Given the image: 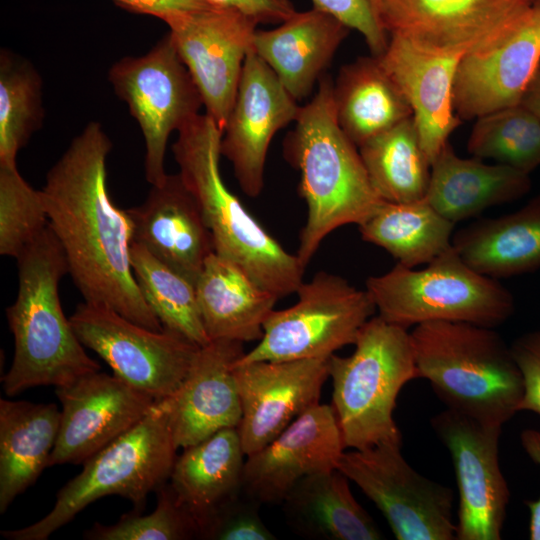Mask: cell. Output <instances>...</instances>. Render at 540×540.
I'll return each mask as SVG.
<instances>
[{
	"label": "cell",
	"mask_w": 540,
	"mask_h": 540,
	"mask_svg": "<svg viewBox=\"0 0 540 540\" xmlns=\"http://www.w3.org/2000/svg\"><path fill=\"white\" fill-rule=\"evenodd\" d=\"M353 345L351 355L328 358L331 407L344 445L361 450L402 444L393 418L397 396L405 384L420 377L411 334L377 315L363 325Z\"/></svg>",
	"instance_id": "cell-6"
},
{
	"label": "cell",
	"mask_w": 540,
	"mask_h": 540,
	"mask_svg": "<svg viewBox=\"0 0 540 540\" xmlns=\"http://www.w3.org/2000/svg\"><path fill=\"white\" fill-rule=\"evenodd\" d=\"M521 445L526 454L540 466V430L527 428L520 434ZM529 508V538L540 540V497L526 502Z\"/></svg>",
	"instance_id": "cell-44"
},
{
	"label": "cell",
	"mask_w": 540,
	"mask_h": 540,
	"mask_svg": "<svg viewBox=\"0 0 540 540\" xmlns=\"http://www.w3.org/2000/svg\"><path fill=\"white\" fill-rule=\"evenodd\" d=\"M454 226L423 199L412 203L384 201L358 229L364 241L383 248L397 263L414 268L451 248Z\"/></svg>",
	"instance_id": "cell-32"
},
{
	"label": "cell",
	"mask_w": 540,
	"mask_h": 540,
	"mask_svg": "<svg viewBox=\"0 0 540 540\" xmlns=\"http://www.w3.org/2000/svg\"><path fill=\"white\" fill-rule=\"evenodd\" d=\"M157 506L147 515L133 510L112 525L96 522L84 532L89 540H188L199 538L192 516L179 504L169 483L157 491Z\"/></svg>",
	"instance_id": "cell-38"
},
{
	"label": "cell",
	"mask_w": 540,
	"mask_h": 540,
	"mask_svg": "<svg viewBox=\"0 0 540 540\" xmlns=\"http://www.w3.org/2000/svg\"><path fill=\"white\" fill-rule=\"evenodd\" d=\"M164 22L206 114L223 131L258 23L237 11L215 7L176 13Z\"/></svg>",
	"instance_id": "cell-14"
},
{
	"label": "cell",
	"mask_w": 540,
	"mask_h": 540,
	"mask_svg": "<svg viewBox=\"0 0 540 540\" xmlns=\"http://www.w3.org/2000/svg\"><path fill=\"white\" fill-rule=\"evenodd\" d=\"M300 107L254 50L246 57L235 101L224 127L221 154L232 164L242 191L257 197L274 135L295 122Z\"/></svg>",
	"instance_id": "cell-17"
},
{
	"label": "cell",
	"mask_w": 540,
	"mask_h": 540,
	"mask_svg": "<svg viewBox=\"0 0 540 540\" xmlns=\"http://www.w3.org/2000/svg\"><path fill=\"white\" fill-rule=\"evenodd\" d=\"M59 425L54 403L0 400V513L48 467Z\"/></svg>",
	"instance_id": "cell-29"
},
{
	"label": "cell",
	"mask_w": 540,
	"mask_h": 540,
	"mask_svg": "<svg viewBox=\"0 0 540 540\" xmlns=\"http://www.w3.org/2000/svg\"><path fill=\"white\" fill-rule=\"evenodd\" d=\"M60 425L48 467L83 464L133 428L156 400L116 376L95 371L56 387Z\"/></svg>",
	"instance_id": "cell-16"
},
{
	"label": "cell",
	"mask_w": 540,
	"mask_h": 540,
	"mask_svg": "<svg viewBox=\"0 0 540 540\" xmlns=\"http://www.w3.org/2000/svg\"><path fill=\"white\" fill-rule=\"evenodd\" d=\"M463 56L421 49L391 36L378 59L411 110L422 148L432 165L461 124L453 106V84Z\"/></svg>",
	"instance_id": "cell-22"
},
{
	"label": "cell",
	"mask_w": 540,
	"mask_h": 540,
	"mask_svg": "<svg viewBox=\"0 0 540 540\" xmlns=\"http://www.w3.org/2000/svg\"><path fill=\"white\" fill-rule=\"evenodd\" d=\"M529 175L505 164L462 158L448 142L431 165L425 199L456 224L525 196L531 189Z\"/></svg>",
	"instance_id": "cell-26"
},
{
	"label": "cell",
	"mask_w": 540,
	"mask_h": 540,
	"mask_svg": "<svg viewBox=\"0 0 540 540\" xmlns=\"http://www.w3.org/2000/svg\"><path fill=\"white\" fill-rule=\"evenodd\" d=\"M333 96L338 124L357 147L412 116L404 95L373 55L341 67Z\"/></svg>",
	"instance_id": "cell-31"
},
{
	"label": "cell",
	"mask_w": 540,
	"mask_h": 540,
	"mask_svg": "<svg viewBox=\"0 0 540 540\" xmlns=\"http://www.w3.org/2000/svg\"><path fill=\"white\" fill-rule=\"evenodd\" d=\"M130 260L138 288L162 327L198 346L209 343L195 285L134 241Z\"/></svg>",
	"instance_id": "cell-34"
},
{
	"label": "cell",
	"mask_w": 540,
	"mask_h": 540,
	"mask_svg": "<svg viewBox=\"0 0 540 540\" xmlns=\"http://www.w3.org/2000/svg\"><path fill=\"white\" fill-rule=\"evenodd\" d=\"M358 148L369 179L384 201L412 203L425 199L431 164L412 116Z\"/></svg>",
	"instance_id": "cell-33"
},
{
	"label": "cell",
	"mask_w": 540,
	"mask_h": 540,
	"mask_svg": "<svg viewBox=\"0 0 540 540\" xmlns=\"http://www.w3.org/2000/svg\"><path fill=\"white\" fill-rule=\"evenodd\" d=\"M328 358L235 363L242 405L238 431L246 456L263 448L319 403L329 378Z\"/></svg>",
	"instance_id": "cell-18"
},
{
	"label": "cell",
	"mask_w": 540,
	"mask_h": 540,
	"mask_svg": "<svg viewBox=\"0 0 540 540\" xmlns=\"http://www.w3.org/2000/svg\"><path fill=\"white\" fill-rule=\"evenodd\" d=\"M366 290L380 317L406 329L430 321L495 328L515 312L512 293L467 264L453 245L423 269L397 263L369 277Z\"/></svg>",
	"instance_id": "cell-8"
},
{
	"label": "cell",
	"mask_w": 540,
	"mask_h": 540,
	"mask_svg": "<svg viewBox=\"0 0 540 540\" xmlns=\"http://www.w3.org/2000/svg\"><path fill=\"white\" fill-rule=\"evenodd\" d=\"M431 426L451 454L459 491L457 540H499L510 492L499 465L502 426L446 408Z\"/></svg>",
	"instance_id": "cell-15"
},
{
	"label": "cell",
	"mask_w": 540,
	"mask_h": 540,
	"mask_svg": "<svg viewBox=\"0 0 540 540\" xmlns=\"http://www.w3.org/2000/svg\"><path fill=\"white\" fill-rule=\"evenodd\" d=\"M345 448L331 405L318 403L246 456L243 492L260 504H282L302 478L337 469Z\"/></svg>",
	"instance_id": "cell-19"
},
{
	"label": "cell",
	"mask_w": 540,
	"mask_h": 540,
	"mask_svg": "<svg viewBox=\"0 0 540 540\" xmlns=\"http://www.w3.org/2000/svg\"><path fill=\"white\" fill-rule=\"evenodd\" d=\"M201 319L210 341H259L278 297L215 252L195 283Z\"/></svg>",
	"instance_id": "cell-27"
},
{
	"label": "cell",
	"mask_w": 540,
	"mask_h": 540,
	"mask_svg": "<svg viewBox=\"0 0 540 540\" xmlns=\"http://www.w3.org/2000/svg\"><path fill=\"white\" fill-rule=\"evenodd\" d=\"M108 79L142 130L146 180L159 186L168 175V138L200 114V92L169 34L145 55L117 61Z\"/></svg>",
	"instance_id": "cell-10"
},
{
	"label": "cell",
	"mask_w": 540,
	"mask_h": 540,
	"mask_svg": "<svg viewBox=\"0 0 540 540\" xmlns=\"http://www.w3.org/2000/svg\"><path fill=\"white\" fill-rule=\"evenodd\" d=\"M295 293L296 303L270 313L259 343L239 362L328 358L354 344L377 311L366 289L324 271L303 281Z\"/></svg>",
	"instance_id": "cell-9"
},
{
	"label": "cell",
	"mask_w": 540,
	"mask_h": 540,
	"mask_svg": "<svg viewBox=\"0 0 540 540\" xmlns=\"http://www.w3.org/2000/svg\"><path fill=\"white\" fill-rule=\"evenodd\" d=\"M245 459L238 428L222 429L176 457L168 483L199 538L213 515L243 492Z\"/></svg>",
	"instance_id": "cell-25"
},
{
	"label": "cell",
	"mask_w": 540,
	"mask_h": 540,
	"mask_svg": "<svg viewBox=\"0 0 540 540\" xmlns=\"http://www.w3.org/2000/svg\"><path fill=\"white\" fill-rule=\"evenodd\" d=\"M16 259L18 292L6 310L14 355L1 380L4 393L12 397L36 386L60 387L99 371L63 312L58 288L68 265L49 224Z\"/></svg>",
	"instance_id": "cell-3"
},
{
	"label": "cell",
	"mask_w": 540,
	"mask_h": 540,
	"mask_svg": "<svg viewBox=\"0 0 540 540\" xmlns=\"http://www.w3.org/2000/svg\"><path fill=\"white\" fill-rule=\"evenodd\" d=\"M41 88V78L28 61L1 52L0 165L16 164L18 152L41 126Z\"/></svg>",
	"instance_id": "cell-35"
},
{
	"label": "cell",
	"mask_w": 540,
	"mask_h": 540,
	"mask_svg": "<svg viewBox=\"0 0 540 540\" xmlns=\"http://www.w3.org/2000/svg\"><path fill=\"white\" fill-rule=\"evenodd\" d=\"M337 469L378 507L396 539H456L453 491L415 471L401 444L344 452Z\"/></svg>",
	"instance_id": "cell-12"
},
{
	"label": "cell",
	"mask_w": 540,
	"mask_h": 540,
	"mask_svg": "<svg viewBox=\"0 0 540 540\" xmlns=\"http://www.w3.org/2000/svg\"><path fill=\"white\" fill-rule=\"evenodd\" d=\"M48 224L41 190L24 180L16 164L0 165V254L17 258Z\"/></svg>",
	"instance_id": "cell-37"
},
{
	"label": "cell",
	"mask_w": 540,
	"mask_h": 540,
	"mask_svg": "<svg viewBox=\"0 0 540 540\" xmlns=\"http://www.w3.org/2000/svg\"><path fill=\"white\" fill-rule=\"evenodd\" d=\"M380 27L428 51L464 56L504 38L533 0H370Z\"/></svg>",
	"instance_id": "cell-13"
},
{
	"label": "cell",
	"mask_w": 540,
	"mask_h": 540,
	"mask_svg": "<svg viewBox=\"0 0 540 540\" xmlns=\"http://www.w3.org/2000/svg\"><path fill=\"white\" fill-rule=\"evenodd\" d=\"M540 120V65L519 103Z\"/></svg>",
	"instance_id": "cell-45"
},
{
	"label": "cell",
	"mask_w": 540,
	"mask_h": 540,
	"mask_svg": "<svg viewBox=\"0 0 540 540\" xmlns=\"http://www.w3.org/2000/svg\"><path fill=\"white\" fill-rule=\"evenodd\" d=\"M111 141L90 122L53 165L41 189L49 226L76 287L86 302L104 305L146 328L162 331L133 274L134 226L107 188Z\"/></svg>",
	"instance_id": "cell-1"
},
{
	"label": "cell",
	"mask_w": 540,
	"mask_h": 540,
	"mask_svg": "<svg viewBox=\"0 0 540 540\" xmlns=\"http://www.w3.org/2000/svg\"><path fill=\"white\" fill-rule=\"evenodd\" d=\"M314 6L335 16L365 39L373 56H380L388 45V35L380 27L370 0H312Z\"/></svg>",
	"instance_id": "cell-40"
},
{
	"label": "cell",
	"mask_w": 540,
	"mask_h": 540,
	"mask_svg": "<svg viewBox=\"0 0 540 540\" xmlns=\"http://www.w3.org/2000/svg\"><path fill=\"white\" fill-rule=\"evenodd\" d=\"M260 503L242 492L221 507L201 531V539L274 540L259 515Z\"/></svg>",
	"instance_id": "cell-39"
},
{
	"label": "cell",
	"mask_w": 540,
	"mask_h": 540,
	"mask_svg": "<svg viewBox=\"0 0 540 540\" xmlns=\"http://www.w3.org/2000/svg\"><path fill=\"white\" fill-rule=\"evenodd\" d=\"M127 211L133 241L195 285L215 251L201 210L180 175L168 174L142 204Z\"/></svg>",
	"instance_id": "cell-23"
},
{
	"label": "cell",
	"mask_w": 540,
	"mask_h": 540,
	"mask_svg": "<svg viewBox=\"0 0 540 540\" xmlns=\"http://www.w3.org/2000/svg\"><path fill=\"white\" fill-rule=\"evenodd\" d=\"M122 8L147 14L165 21L168 17L185 11L212 7L204 0H113Z\"/></svg>",
	"instance_id": "cell-43"
},
{
	"label": "cell",
	"mask_w": 540,
	"mask_h": 540,
	"mask_svg": "<svg viewBox=\"0 0 540 540\" xmlns=\"http://www.w3.org/2000/svg\"><path fill=\"white\" fill-rule=\"evenodd\" d=\"M333 87L332 79L323 75L284 140V156L300 173L298 190L307 208L296 253L304 267L331 232L361 224L384 202L357 146L338 124Z\"/></svg>",
	"instance_id": "cell-2"
},
{
	"label": "cell",
	"mask_w": 540,
	"mask_h": 540,
	"mask_svg": "<svg viewBox=\"0 0 540 540\" xmlns=\"http://www.w3.org/2000/svg\"><path fill=\"white\" fill-rule=\"evenodd\" d=\"M534 3H540V0H533Z\"/></svg>",
	"instance_id": "cell-46"
},
{
	"label": "cell",
	"mask_w": 540,
	"mask_h": 540,
	"mask_svg": "<svg viewBox=\"0 0 540 540\" xmlns=\"http://www.w3.org/2000/svg\"><path fill=\"white\" fill-rule=\"evenodd\" d=\"M510 346L523 377L519 411L540 415V330L519 336Z\"/></svg>",
	"instance_id": "cell-41"
},
{
	"label": "cell",
	"mask_w": 540,
	"mask_h": 540,
	"mask_svg": "<svg viewBox=\"0 0 540 540\" xmlns=\"http://www.w3.org/2000/svg\"><path fill=\"white\" fill-rule=\"evenodd\" d=\"M467 149L530 174L540 166V120L520 104L477 118Z\"/></svg>",
	"instance_id": "cell-36"
},
{
	"label": "cell",
	"mask_w": 540,
	"mask_h": 540,
	"mask_svg": "<svg viewBox=\"0 0 540 540\" xmlns=\"http://www.w3.org/2000/svg\"><path fill=\"white\" fill-rule=\"evenodd\" d=\"M540 65V3L493 46L464 55L453 84L460 119L480 118L518 105Z\"/></svg>",
	"instance_id": "cell-20"
},
{
	"label": "cell",
	"mask_w": 540,
	"mask_h": 540,
	"mask_svg": "<svg viewBox=\"0 0 540 540\" xmlns=\"http://www.w3.org/2000/svg\"><path fill=\"white\" fill-rule=\"evenodd\" d=\"M452 245L476 271L500 279L540 269V195L515 212L477 220Z\"/></svg>",
	"instance_id": "cell-28"
},
{
	"label": "cell",
	"mask_w": 540,
	"mask_h": 540,
	"mask_svg": "<svg viewBox=\"0 0 540 540\" xmlns=\"http://www.w3.org/2000/svg\"><path fill=\"white\" fill-rule=\"evenodd\" d=\"M69 319L84 347L156 401L176 392L201 347L175 332L146 328L110 307L86 301Z\"/></svg>",
	"instance_id": "cell-11"
},
{
	"label": "cell",
	"mask_w": 540,
	"mask_h": 540,
	"mask_svg": "<svg viewBox=\"0 0 540 540\" xmlns=\"http://www.w3.org/2000/svg\"><path fill=\"white\" fill-rule=\"evenodd\" d=\"M177 446L166 399L156 401L133 428L83 463L57 493L51 511L29 526L0 532L8 540H46L94 501L110 495L142 512L147 496L169 480Z\"/></svg>",
	"instance_id": "cell-7"
},
{
	"label": "cell",
	"mask_w": 540,
	"mask_h": 540,
	"mask_svg": "<svg viewBox=\"0 0 540 540\" xmlns=\"http://www.w3.org/2000/svg\"><path fill=\"white\" fill-rule=\"evenodd\" d=\"M215 8L237 11L258 24L282 23L290 18L296 9L290 0H204Z\"/></svg>",
	"instance_id": "cell-42"
},
{
	"label": "cell",
	"mask_w": 540,
	"mask_h": 540,
	"mask_svg": "<svg viewBox=\"0 0 540 540\" xmlns=\"http://www.w3.org/2000/svg\"><path fill=\"white\" fill-rule=\"evenodd\" d=\"M244 353L243 343L231 340H212L199 348L179 388L165 398L177 448L238 428L242 405L234 366Z\"/></svg>",
	"instance_id": "cell-21"
},
{
	"label": "cell",
	"mask_w": 540,
	"mask_h": 540,
	"mask_svg": "<svg viewBox=\"0 0 540 540\" xmlns=\"http://www.w3.org/2000/svg\"><path fill=\"white\" fill-rule=\"evenodd\" d=\"M410 334L420 377L448 409L502 427L519 412L522 373L494 328L430 321Z\"/></svg>",
	"instance_id": "cell-5"
},
{
	"label": "cell",
	"mask_w": 540,
	"mask_h": 540,
	"mask_svg": "<svg viewBox=\"0 0 540 540\" xmlns=\"http://www.w3.org/2000/svg\"><path fill=\"white\" fill-rule=\"evenodd\" d=\"M338 469L302 478L282 502L291 528L322 540H379L378 526L355 500Z\"/></svg>",
	"instance_id": "cell-30"
},
{
	"label": "cell",
	"mask_w": 540,
	"mask_h": 540,
	"mask_svg": "<svg viewBox=\"0 0 540 540\" xmlns=\"http://www.w3.org/2000/svg\"><path fill=\"white\" fill-rule=\"evenodd\" d=\"M349 32L335 16L313 7L275 29L256 30L253 50L299 101L312 92Z\"/></svg>",
	"instance_id": "cell-24"
},
{
	"label": "cell",
	"mask_w": 540,
	"mask_h": 540,
	"mask_svg": "<svg viewBox=\"0 0 540 540\" xmlns=\"http://www.w3.org/2000/svg\"><path fill=\"white\" fill-rule=\"evenodd\" d=\"M222 134L206 113L183 126L173 144L178 174L201 210L215 253L278 298L289 296L304 281L305 267L225 185L220 172Z\"/></svg>",
	"instance_id": "cell-4"
}]
</instances>
